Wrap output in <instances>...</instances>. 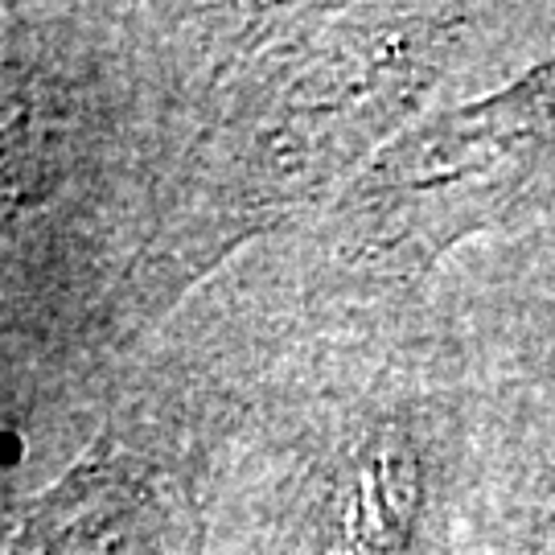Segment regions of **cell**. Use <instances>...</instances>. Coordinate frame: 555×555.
<instances>
[{
    "instance_id": "obj_1",
    "label": "cell",
    "mask_w": 555,
    "mask_h": 555,
    "mask_svg": "<svg viewBox=\"0 0 555 555\" xmlns=\"http://www.w3.org/2000/svg\"><path fill=\"white\" fill-rule=\"evenodd\" d=\"M132 490L112 474L75 469L46 498L9 555H124Z\"/></svg>"
}]
</instances>
